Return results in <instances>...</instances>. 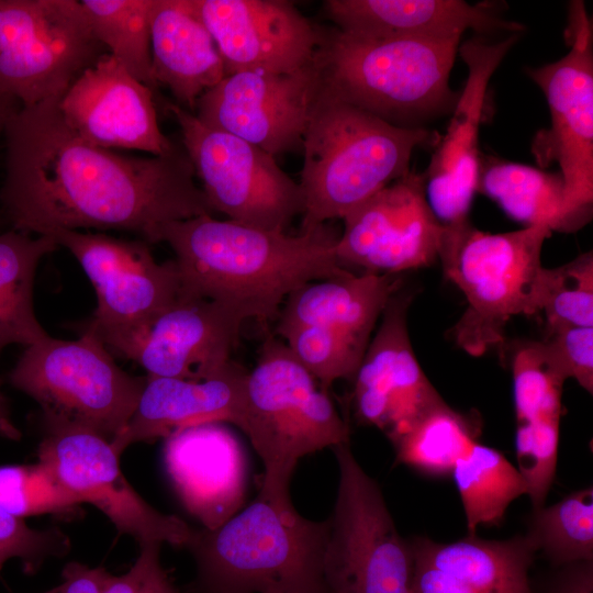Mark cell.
I'll return each mask as SVG.
<instances>
[{
    "label": "cell",
    "mask_w": 593,
    "mask_h": 593,
    "mask_svg": "<svg viewBox=\"0 0 593 593\" xmlns=\"http://www.w3.org/2000/svg\"><path fill=\"white\" fill-rule=\"evenodd\" d=\"M60 98L20 107L5 125L0 202L12 230H115L147 242L160 224L212 215L183 148L144 157L91 145L64 122Z\"/></svg>",
    "instance_id": "cell-1"
},
{
    "label": "cell",
    "mask_w": 593,
    "mask_h": 593,
    "mask_svg": "<svg viewBox=\"0 0 593 593\" xmlns=\"http://www.w3.org/2000/svg\"><path fill=\"white\" fill-rule=\"evenodd\" d=\"M337 239L324 225L292 236L204 214L160 224L147 243L174 250L183 295L220 301L266 323L300 287L350 272L338 261Z\"/></svg>",
    "instance_id": "cell-2"
},
{
    "label": "cell",
    "mask_w": 593,
    "mask_h": 593,
    "mask_svg": "<svg viewBox=\"0 0 593 593\" xmlns=\"http://www.w3.org/2000/svg\"><path fill=\"white\" fill-rule=\"evenodd\" d=\"M438 139L432 131L391 124L320 88L302 144L301 233L343 219L406 175L415 148Z\"/></svg>",
    "instance_id": "cell-3"
},
{
    "label": "cell",
    "mask_w": 593,
    "mask_h": 593,
    "mask_svg": "<svg viewBox=\"0 0 593 593\" xmlns=\"http://www.w3.org/2000/svg\"><path fill=\"white\" fill-rule=\"evenodd\" d=\"M327 523L264 493L215 529H194L187 548L197 593H331L323 560Z\"/></svg>",
    "instance_id": "cell-4"
},
{
    "label": "cell",
    "mask_w": 593,
    "mask_h": 593,
    "mask_svg": "<svg viewBox=\"0 0 593 593\" xmlns=\"http://www.w3.org/2000/svg\"><path fill=\"white\" fill-rule=\"evenodd\" d=\"M459 42L372 37L321 30L314 55L321 90L391 124L452 111L449 77Z\"/></svg>",
    "instance_id": "cell-5"
},
{
    "label": "cell",
    "mask_w": 593,
    "mask_h": 593,
    "mask_svg": "<svg viewBox=\"0 0 593 593\" xmlns=\"http://www.w3.org/2000/svg\"><path fill=\"white\" fill-rule=\"evenodd\" d=\"M240 429L264 465L259 492L279 500H290L300 459L350 436L328 391L277 336L264 342L247 373Z\"/></svg>",
    "instance_id": "cell-6"
},
{
    "label": "cell",
    "mask_w": 593,
    "mask_h": 593,
    "mask_svg": "<svg viewBox=\"0 0 593 593\" xmlns=\"http://www.w3.org/2000/svg\"><path fill=\"white\" fill-rule=\"evenodd\" d=\"M551 234L546 226L505 233L482 232L470 222L445 226L438 259L446 278L467 302L451 329L467 354L482 356L504 342L506 325L514 316L535 315L541 250Z\"/></svg>",
    "instance_id": "cell-7"
},
{
    "label": "cell",
    "mask_w": 593,
    "mask_h": 593,
    "mask_svg": "<svg viewBox=\"0 0 593 593\" xmlns=\"http://www.w3.org/2000/svg\"><path fill=\"white\" fill-rule=\"evenodd\" d=\"M79 334L24 347L8 380L38 404L46 432L81 429L111 440L133 416L146 376L121 369L92 332Z\"/></svg>",
    "instance_id": "cell-8"
},
{
    "label": "cell",
    "mask_w": 593,
    "mask_h": 593,
    "mask_svg": "<svg viewBox=\"0 0 593 593\" xmlns=\"http://www.w3.org/2000/svg\"><path fill=\"white\" fill-rule=\"evenodd\" d=\"M338 484L326 519L323 572L331 593H412L414 556L398 532L378 483L349 443L332 448Z\"/></svg>",
    "instance_id": "cell-9"
},
{
    "label": "cell",
    "mask_w": 593,
    "mask_h": 593,
    "mask_svg": "<svg viewBox=\"0 0 593 593\" xmlns=\"http://www.w3.org/2000/svg\"><path fill=\"white\" fill-rule=\"evenodd\" d=\"M107 53L80 1L0 0V92L21 107L63 97Z\"/></svg>",
    "instance_id": "cell-10"
},
{
    "label": "cell",
    "mask_w": 593,
    "mask_h": 593,
    "mask_svg": "<svg viewBox=\"0 0 593 593\" xmlns=\"http://www.w3.org/2000/svg\"><path fill=\"white\" fill-rule=\"evenodd\" d=\"M166 110L178 123L194 175L213 212L248 226L286 232L303 213L304 197L275 156L232 134L206 126L176 103Z\"/></svg>",
    "instance_id": "cell-11"
},
{
    "label": "cell",
    "mask_w": 593,
    "mask_h": 593,
    "mask_svg": "<svg viewBox=\"0 0 593 593\" xmlns=\"http://www.w3.org/2000/svg\"><path fill=\"white\" fill-rule=\"evenodd\" d=\"M568 53L526 74L546 97L550 126L532 143L537 163L558 164L572 212L588 224L593 205V27L582 1L569 5Z\"/></svg>",
    "instance_id": "cell-12"
},
{
    "label": "cell",
    "mask_w": 593,
    "mask_h": 593,
    "mask_svg": "<svg viewBox=\"0 0 593 593\" xmlns=\"http://www.w3.org/2000/svg\"><path fill=\"white\" fill-rule=\"evenodd\" d=\"M52 236L80 264L97 294V307L80 331L109 348L130 336L182 294L175 260L158 262L148 243L102 233L54 230Z\"/></svg>",
    "instance_id": "cell-13"
},
{
    "label": "cell",
    "mask_w": 593,
    "mask_h": 593,
    "mask_svg": "<svg viewBox=\"0 0 593 593\" xmlns=\"http://www.w3.org/2000/svg\"><path fill=\"white\" fill-rule=\"evenodd\" d=\"M38 459L55 480L80 503L101 511L138 545L148 542L187 547L194 528L176 515L149 505L130 484L111 441L81 429L46 432Z\"/></svg>",
    "instance_id": "cell-14"
},
{
    "label": "cell",
    "mask_w": 593,
    "mask_h": 593,
    "mask_svg": "<svg viewBox=\"0 0 593 593\" xmlns=\"http://www.w3.org/2000/svg\"><path fill=\"white\" fill-rule=\"evenodd\" d=\"M320 88L314 61L292 72H234L198 99L193 114L277 156L302 150Z\"/></svg>",
    "instance_id": "cell-15"
},
{
    "label": "cell",
    "mask_w": 593,
    "mask_h": 593,
    "mask_svg": "<svg viewBox=\"0 0 593 593\" xmlns=\"http://www.w3.org/2000/svg\"><path fill=\"white\" fill-rule=\"evenodd\" d=\"M342 220L336 256L346 269L399 275L438 259L445 225L427 202L424 174L410 170Z\"/></svg>",
    "instance_id": "cell-16"
},
{
    "label": "cell",
    "mask_w": 593,
    "mask_h": 593,
    "mask_svg": "<svg viewBox=\"0 0 593 593\" xmlns=\"http://www.w3.org/2000/svg\"><path fill=\"white\" fill-rule=\"evenodd\" d=\"M245 321L228 304L181 294L109 350L136 362L149 377L204 379L233 361L231 355Z\"/></svg>",
    "instance_id": "cell-17"
},
{
    "label": "cell",
    "mask_w": 593,
    "mask_h": 593,
    "mask_svg": "<svg viewBox=\"0 0 593 593\" xmlns=\"http://www.w3.org/2000/svg\"><path fill=\"white\" fill-rule=\"evenodd\" d=\"M516 41L517 34L496 43L471 38L458 48L468 67V77L451 111L447 131L439 136L424 172L427 202L445 226L469 223V211L478 192L482 158L479 136L488 86Z\"/></svg>",
    "instance_id": "cell-18"
},
{
    "label": "cell",
    "mask_w": 593,
    "mask_h": 593,
    "mask_svg": "<svg viewBox=\"0 0 593 593\" xmlns=\"http://www.w3.org/2000/svg\"><path fill=\"white\" fill-rule=\"evenodd\" d=\"M412 294L398 290L381 314L353 378V402L358 421L400 434L443 398L425 376L414 354L407 328Z\"/></svg>",
    "instance_id": "cell-19"
},
{
    "label": "cell",
    "mask_w": 593,
    "mask_h": 593,
    "mask_svg": "<svg viewBox=\"0 0 593 593\" xmlns=\"http://www.w3.org/2000/svg\"><path fill=\"white\" fill-rule=\"evenodd\" d=\"M225 74L292 72L313 63L321 29L282 0H191Z\"/></svg>",
    "instance_id": "cell-20"
},
{
    "label": "cell",
    "mask_w": 593,
    "mask_h": 593,
    "mask_svg": "<svg viewBox=\"0 0 593 593\" xmlns=\"http://www.w3.org/2000/svg\"><path fill=\"white\" fill-rule=\"evenodd\" d=\"M58 107L67 126L97 147L139 150L152 156L176 148L159 128L154 91L109 53L76 78Z\"/></svg>",
    "instance_id": "cell-21"
},
{
    "label": "cell",
    "mask_w": 593,
    "mask_h": 593,
    "mask_svg": "<svg viewBox=\"0 0 593 593\" xmlns=\"http://www.w3.org/2000/svg\"><path fill=\"white\" fill-rule=\"evenodd\" d=\"M164 463L180 501L203 528L215 529L242 510L246 456L224 423L199 424L169 435Z\"/></svg>",
    "instance_id": "cell-22"
},
{
    "label": "cell",
    "mask_w": 593,
    "mask_h": 593,
    "mask_svg": "<svg viewBox=\"0 0 593 593\" xmlns=\"http://www.w3.org/2000/svg\"><path fill=\"white\" fill-rule=\"evenodd\" d=\"M248 371L232 361L220 372L199 380L149 377L125 428L111 439L121 454L135 443L167 438L204 423H231L240 428Z\"/></svg>",
    "instance_id": "cell-23"
},
{
    "label": "cell",
    "mask_w": 593,
    "mask_h": 593,
    "mask_svg": "<svg viewBox=\"0 0 593 593\" xmlns=\"http://www.w3.org/2000/svg\"><path fill=\"white\" fill-rule=\"evenodd\" d=\"M325 15L336 29L372 37H405L432 42H460L471 29L479 33L505 31L513 34L524 26L503 19L491 2L461 0H327Z\"/></svg>",
    "instance_id": "cell-24"
},
{
    "label": "cell",
    "mask_w": 593,
    "mask_h": 593,
    "mask_svg": "<svg viewBox=\"0 0 593 593\" xmlns=\"http://www.w3.org/2000/svg\"><path fill=\"white\" fill-rule=\"evenodd\" d=\"M152 70L179 107L193 113L198 99L225 68L214 40L191 0H153L149 13Z\"/></svg>",
    "instance_id": "cell-25"
},
{
    "label": "cell",
    "mask_w": 593,
    "mask_h": 593,
    "mask_svg": "<svg viewBox=\"0 0 593 593\" xmlns=\"http://www.w3.org/2000/svg\"><path fill=\"white\" fill-rule=\"evenodd\" d=\"M398 275L351 271L309 282L283 302L275 334L303 325H317L369 345L390 298L400 290Z\"/></svg>",
    "instance_id": "cell-26"
},
{
    "label": "cell",
    "mask_w": 593,
    "mask_h": 593,
    "mask_svg": "<svg viewBox=\"0 0 593 593\" xmlns=\"http://www.w3.org/2000/svg\"><path fill=\"white\" fill-rule=\"evenodd\" d=\"M410 544L416 559L474 593H533L528 571L538 551L527 534L505 540L474 534L448 544L416 537Z\"/></svg>",
    "instance_id": "cell-27"
},
{
    "label": "cell",
    "mask_w": 593,
    "mask_h": 593,
    "mask_svg": "<svg viewBox=\"0 0 593 593\" xmlns=\"http://www.w3.org/2000/svg\"><path fill=\"white\" fill-rule=\"evenodd\" d=\"M478 192L525 226L574 233L585 225L569 206L559 171L482 156Z\"/></svg>",
    "instance_id": "cell-28"
},
{
    "label": "cell",
    "mask_w": 593,
    "mask_h": 593,
    "mask_svg": "<svg viewBox=\"0 0 593 593\" xmlns=\"http://www.w3.org/2000/svg\"><path fill=\"white\" fill-rule=\"evenodd\" d=\"M58 247L49 235L12 228L0 233V354L10 345L26 347L51 336L35 315L33 288L42 258Z\"/></svg>",
    "instance_id": "cell-29"
},
{
    "label": "cell",
    "mask_w": 593,
    "mask_h": 593,
    "mask_svg": "<svg viewBox=\"0 0 593 593\" xmlns=\"http://www.w3.org/2000/svg\"><path fill=\"white\" fill-rule=\"evenodd\" d=\"M451 475L469 535L480 525H500L510 504L527 493L517 468L502 452L479 441L457 460Z\"/></svg>",
    "instance_id": "cell-30"
},
{
    "label": "cell",
    "mask_w": 593,
    "mask_h": 593,
    "mask_svg": "<svg viewBox=\"0 0 593 593\" xmlns=\"http://www.w3.org/2000/svg\"><path fill=\"white\" fill-rule=\"evenodd\" d=\"M473 417L445 401L433 406L400 434L389 438L396 460L430 477L451 474L457 460L478 441Z\"/></svg>",
    "instance_id": "cell-31"
},
{
    "label": "cell",
    "mask_w": 593,
    "mask_h": 593,
    "mask_svg": "<svg viewBox=\"0 0 593 593\" xmlns=\"http://www.w3.org/2000/svg\"><path fill=\"white\" fill-rule=\"evenodd\" d=\"M98 40L122 66L153 91L149 13L153 0H81Z\"/></svg>",
    "instance_id": "cell-32"
},
{
    "label": "cell",
    "mask_w": 593,
    "mask_h": 593,
    "mask_svg": "<svg viewBox=\"0 0 593 593\" xmlns=\"http://www.w3.org/2000/svg\"><path fill=\"white\" fill-rule=\"evenodd\" d=\"M527 535L556 567L593 561V489L570 493L550 506L533 510Z\"/></svg>",
    "instance_id": "cell-33"
},
{
    "label": "cell",
    "mask_w": 593,
    "mask_h": 593,
    "mask_svg": "<svg viewBox=\"0 0 593 593\" xmlns=\"http://www.w3.org/2000/svg\"><path fill=\"white\" fill-rule=\"evenodd\" d=\"M535 315L546 329L593 326V253L585 251L556 268H541L534 293Z\"/></svg>",
    "instance_id": "cell-34"
},
{
    "label": "cell",
    "mask_w": 593,
    "mask_h": 593,
    "mask_svg": "<svg viewBox=\"0 0 593 593\" xmlns=\"http://www.w3.org/2000/svg\"><path fill=\"white\" fill-rule=\"evenodd\" d=\"M517 424L560 419L567 380L540 342L519 343L511 358Z\"/></svg>",
    "instance_id": "cell-35"
},
{
    "label": "cell",
    "mask_w": 593,
    "mask_h": 593,
    "mask_svg": "<svg viewBox=\"0 0 593 593\" xmlns=\"http://www.w3.org/2000/svg\"><path fill=\"white\" fill-rule=\"evenodd\" d=\"M281 338L296 360L328 391L339 379H353L368 345L317 325L295 326Z\"/></svg>",
    "instance_id": "cell-36"
},
{
    "label": "cell",
    "mask_w": 593,
    "mask_h": 593,
    "mask_svg": "<svg viewBox=\"0 0 593 593\" xmlns=\"http://www.w3.org/2000/svg\"><path fill=\"white\" fill-rule=\"evenodd\" d=\"M79 504L38 461L0 466V506L14 516H75Z\"/></svg>",
    "instance_id": "cell-37"
},
{
    "label": "cell",
    "mask_w": 593,
    "mask_h": 593,
    "mask_svg": "<svg viewBox=\"0 0 593 593\" xmlns=\"http://www.w3.org/2000/svg\"><path fill=\"white\" fill-rule=\"evenodd\" d=\"M560 419L517 424L515 450L533 510L545 506L557 468Z\"/></svg>",
    "instance_id": "cell-38"
},
{
    "label": "cell",
    "mask_w": 593,
    "mask_h": 593,
    "mask_svg": "<svg viewBox=\"0 0 593 593\" xmlns=\"http://www.w3.org/2000/svg\"><path fill=\"white\" fill-rule=\"evenodd\" d=\"M70 547L69 537L59 528H31L23 518L0 506V578L10 559H19L23 572L31 575L48 559L66 556Z\"/></svg>",
    "instance_id": "cell-39"
},
{
    "label": "cell",
    "mask_w": 593,
    "mask_h": 593,
    "mask_svg": "<svg viewBox=\"0 0 593 593\" xmlns=\"http://www.w3.org/2000/svg\"><path fill=\"white\" fill-rule=\"evenodd\" d=\"M566 379H574L593 392V326H560L546 329L541 340Z\"/></svg>",
    "instance_id": "cell-40"
},
{
    "label": "cell",
    "mask_w": 593,
    "mask_h": 593,
    "mask_svg": "<svg viewBox=\"0 0 593 593\" xmlns=\"http://www.w3.org/2000/svg\"><path fill=\"white\" fill-rule=\"evenodd\" d=\"M161 544L139 546V555L127 572L109 574L102 593H180L160 562Z\"/></svg>",
    "instance_id": "cell-41"
},
{
    "label": "cell",
    "mask_w": 593,
    "mask_h": 593,
    "mask_svg": "<svg viewBox=\"0 0 593 593\" xmlns=\"http://www.w3.org/2000/svg\"><path fill=\"white\" fill-rule=\"evenodd\" d=\"M109 574L103 567L72 561L64 567L61 582L43 593H102Z\"/></svg>",
    "instance_id": "cell-42"
},
{
    "label": "cell",
    "mask_w": 593,
    "mask_h": 593,
    "mask_svg": "<svg viewBox=\"0 0 593 593\" xmlns=\"http://www.w3.org/2000/svg\"><path fill=\"white\" fill-rule=\"evenodd\" d=\"M559 568L540 593H593V561H579Z\"/></svg>",
    "instance_id": "cell-43"
},
{
    "label": "cell",
    "mask_w": 593,
    "mask_h": 593,
    "mask_svg": "<svg viewBox=\"0 0 593 593\" xmlns=\"http://www.w3.org/2000/svg\"><path fill=\"white\" fill-rule=\"evenodd\" d=\"M412 593H474L458 580L414 557Z\"/></svg>",
    "instance_id": "cell-44"
},
{
    "label": "cell",
    "mask_w": 593,
    "mask_h": 593,
    "mask_svg": "<svg viewBox=\"0 0 593 593\" xmlns=\"http://www.w3.org/2000/svg\"><path fill=\"white\" fill-rule=\"evenodd\" d=\"M22 433L13 422L10 404L1 390L0 381V439L20 440Z\"/></svg>",
    "instance_id": "cell-45"
},
{
    "label": "cell",
    "mask_w": 593,
    "mask_h": 593,
    "mask_svg": "<svg viewBox=\"0 0 593 593\" xmlns=\"http://www.w3.org/2000/svg\"><path fill=\"white\" fill-rule=\"evenodd\" d=\"M21 107L18 100L0 92V135L3 134L5 125L11 115Z\"/></svg>",
    "instance_id": "cell-46"
}]
</instances>
